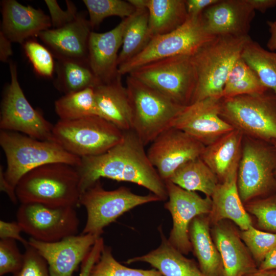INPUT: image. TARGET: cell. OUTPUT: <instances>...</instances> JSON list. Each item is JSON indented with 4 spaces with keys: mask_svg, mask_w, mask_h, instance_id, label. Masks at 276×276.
Returning <instances> with one entry per match:
<instances>
[{
    "mask_svg": "<svg viewBox=\"0 0 276 276\" xmlns=\"http://www.w3.org/2000/svg\"><path fill=\"white\" fill-rule=\"evenodd\" d=\"M122 140L101 155L81 158L76 167L80 176L81 194L101 178L127 181L142 186L159 197L168 198L165 182L149 161L137 135L124 131Z\"/></svg>",
    "mask_w": 276,
    "mask_h": 276,
    "instance_id": "cell-1",
    "label": "cell"
},
{
    "mask_svg": "<svg viewBox=\"0 0 276 276\" xmlns=\"http://www.w3.org/2000/svg\"><path fill=\"white\" fill-rule=\"evenodd\" d=\"M16 193L21 203L76 208L81 195L79 174L76 167L69 164H45L22 176Z\"/></svg>",
    "mask_w": 276,
    "mask_h": 276,
    "instance_id": "cell-2",
    "label": "cell"
},
{
    "mask_svg": "<svg viewBox=\"0 0 276 276\" xmlns=\"http://www.w3.org/2000/svg\"><path fill=\"white\" fill-rule=\"evenodd\" d=\"M250 38L249 35L216 36L191 55L197 81L190 104L221 97L228 75Z\"/></svg>",
    "mask_w": 276,
    "mask_h": 276,
    "instance_id": "cell-3",
    "label": "cell"
},
{
    "mask_svg": "<svg viewBox=\"0 0 276 276\" xmlns=\"http://www.w3.org/2000/svg\"><path fill=\"white\" fill-rule=\"evenodd\" d=\"M0 145L5 153V176L13 187L26 174L42 165L65 163L78 167L81 158L54 141H41L20 133L1 130Z\"/></svg>",
    "mask_w": 276,
    "mask_h": 276,
    "instance_id": "cell-4",
    "label": "cell"
},
{
    "mask_svg": "<svg viewBox=\"0 0 276 276\" xmlns=\"http://www.w3.org/2000/svg\"><path fill=\"white\" fill-rule=\"evenodd\" d=\"M126 87L131 109V130L144 146L172 127L185 107L130 75H127Z\"/></svg>",
    "mask_w": 276,
    "mask_h": 276,
    "instance_id": "cell-5",
    "label": "cell"
},
{
    "mask_svg": "<svg viewBox=\"0 0 276 276\" xmlns=\"http://www.w3.org/2000/svg\"><path fill=\"white\" fill-rule=\"evenodd\" d=\"M124 133L98 116L73 120H59L54 125L52 131L53 141L81 158L105 153L122 140Z\"/></svg>",
    "mask_w": 276,
    "mask_h": 276,
    "instance_id": "cell-6",
    "label": "cell"
},
{
    "mask_svg": "<svg viewBox=\"0 0 276 276\" xmlns=\"http://www.w3.org/2000/svg\"><path fill=\"white\" fill-rule=\"evenodd\" d=\"M220 115L245 136L270 142L276 140V95L269 89L222 98Z\"/></svg>",
    "mask_w": 276,
    "mask_h": 276,
    "instance_id": "cell-7",
    "label": "cell"
},
{
    "mask_svg": "<svg viewBox=\"0 0 276 276\" xmlns=\"http://www.w3.org/2000/svg\"><path fill=\"white\" fill-rule=\"evenodd\" d=\"M276 149L270 142L244 136L237 187L245 203L276 193Z\"/></svg>",
    "mask_w": 276,
    "mask_h": 276,
    "instance_id": "cell-8",
    "label": "cell"
},
{
    "mask_svg": "<svg viewBox=\"0 0 276 276\" xmlns=\"http://www.w3.org/2000/svg\"><path fill=\"white\" fill-rule=\"evenodd\" d=\"M159 201H162L160 198L152 193L137 195L124 186L106 190L100 180H98L82 193L80 198L79 205L85 208L87 213L86 222L81 234H90L100 237L105 227L125 213L137 206Z\"/></svg>",
    "mask_w": 276,
    "mask_h": 276,
    "instance_id": "cell-9",
    "label": "cell"
},
{
    "mask_svg": "<svg viewBox=\"0 0 276 276\" xmlns=\"http://www.w3.org/2000/svg\"><path fill=\"white\" fill-rule=\"evenodd\" d=\"M128 75L182 106L191 104L197 81L191 55H187L152 62Z\"/></svg>",
    "mask_w": 276,
    "mask_h": 276,
    "instance_id": "cell-10",
    "label": "cell"
},
{
    "mask_svg": "<svg viewBox=\"0 0 276 276\" xmlns=\"http://www.w3.org/2000/svg\"><path fill=\"white\" fill-rule=\"evenodd\" d=\"M188 16L186 22L174 31L153 38L137 55L119 67V73L127 75L152 62L179 55H192L213 38L206 30L202 16Z\"/></svg>",
    "mask_w": 276,
    "mask_h": 276,
    "instance_id": "cell-11",
    "label": "cell"
},
{
    "mask_svg": "<svg viewBox=\"0 0 276 276\" xmlns=\"http://www.w3.org/2000/svg\"><path fill=\"white\" fill-rule=\"evenodd\" d=\"M9 70L10 82L4 88L1 104V130L22 133L39 140L53 141L54 125L28 101L18 80L15 63L9 62Z\"/></svg>",
    "mask_w": 276,
    "mask_h": 276,
    "instance_id": "cell-12",
    "label": "cell"
},
{
    "mask_svg": "<svg viewBox=\"0 0 276 276\" xmlns=\"http://www.w3.org/2000/svg\"><path fill=\"white\" fill-rule=\"evenodd\" d=\"M16 219L22 231L35 240L53 242L77 235L79 220L75 208L39 203H21Z\"/></svg>",
    "mask_w": 276,
    "mask_h": 276,
    "instance_id": "cell-13",
    "label": "cell"
},
{
    "mask_svg": "<svg viewBox=\"0 0 276 276\" xmlns=\"http://www.w3.org/2000/svg\"><path fill=\"white\" fill-rule=\"evenodd\" d=\"M168 200L165 208L170 213L173 221L168 241L183 255L192 251L189 227L197 216L208 215L212 208L211 197L203 198L196 192L186 190L171 181H165Z\"/></svg>",
    "mask_w": 276,
    "mask_h": 276,
    "instance_id": "cell-14",
    "label": "cell"
},
{
    "mask_svg": "<svg viewBox=\"0 0 276 276\" xmlns=\"http://www.w3.org/2000/svg\"><path fill=\"white\" fill-rule=\"evenodd\" d=\"M204 147L203 144L191 136L171 127L151 143L147 154L165 181L181 165L200 157Z\"/></svg>",
    "mask_w": 276,
    "mask_h": 276,
    "instance_id": "cell-15",
    "label": "cell"
},
{
    "mask_svg": "<svg viewBox=\"0 0 276 276\" xmlns=\"http://www.w3.org/2000/svg\"><path fill=\"white\" fill-rule=\"evenodd\" d=\"M222 97H213L185 106L172 127L179 129L205 146L234 128L220 115Z\"/></svg>",
    "mask_w": 276,
    "mask_h": 276,
    "instance_id": "cell-16",
    "label": "cell"
},
{
    "mask_svg": "<svg viewBox=\"0 0 276 276\" xmlns=\"http://www.w3.org/2000/svg\"><path fill=\"white\" fill-rule=\"evenodd\" d=\"M100 237L81 234L53 242L32 238L28 241L47 262L51 276H74V272Z\"/></svg>",
    "mask_w": 276,
    "mask_h": 276,
    "instance_id": "cell-17",
    "label": "cell"
},
{
    "mask_svg": "<svg viewBox=\"0 0 276 276\" xmlns=\"http://www.w3.org/2000/svg\"><path fill=\"white\" fill-rule=\"evenodd\" d=\"M85 12L57 29H49L38 36L56 59H72L88 61V45L92 31Z\"/></svg>",
    "mask_w": 276,
    "mask_h": 276,
    "instance_id": "cell-18",
    "label": "cell"
},
{
    "mask_svg": "<svg viewBox=\"0 0 276 276\" xmlns=\"http://www.w3.org/2000/svg\"><path fill=\"white\" fill-rule=\"evenodd\" d=\"M255 10L247 0H219L202 13L207 31L212 36L249 35Z\"/></svg>",
    "mask_w": 276,
    "mask_h": 276,
    "instance_id": "cell-19",
    "label": "cell"
},
{
    "mask_svg": "<svg viewBox=\"0 0 276 276\" xmlns=\"http://www.w3.org/2000/svg\"><path fill=\"white\" fill-rule=\"evenodd\" d=\"M129 17L123 19L111 30L104 33L92 31L90 34L88 61L100 83L109 82L121 75L119 73L118 52L122 45Z\"/></svg>",
    "mask_w": 276,
    "mask_h": 276,
    "instance_id": "cell-20",
    "label": "cell"
},
{
    "mask_svg": "<svg viewBox=\"0 0 276 276\" xmlns=\"http://www.w3.org/2000/svg\"><path fill=\"white\" fill-rule=\"evenodd\" d=\"M1 31L12 42L22 44L52 28L50 16L40 9L21 5L16 0L1 2Z\"/></svg>",
    "mask_w": 276,
    "mask_h": 276,
    "instance_id": "cell-21",
    "label": "cell"
},
{
    "mask_svg": "<svg viewBox=\"0 0 276 276\" xmlns=\"http://www.w3.org/2000/svg\"><path fill=\"white\" fill-rule=\"evenodd\" d=\"M226 220L213 224L211 233L220 254L224 276H245L258 267L238 231Z\"/></svg>",
    "mask_w": 276,
    "mask_h": 276,
    "instance_id": "cell-22",
    "label": "cell"
},
{
    "mask_svg": "<svg viewBox=\"0 0 276 276\" xmlns=\"http://www.w3.org/2000/svg\"><path fill=\"white\" fill-rule=\"evenodd\" d=\"M238 167V165L217 186L211 196L212 208L208 216L211 224L229 220L244 231L253 225L239 193L237 182Z\"/></svg>",
    "mask_w": 276,
    "mask_h": 276,
    "instance_id": "cell-23",
    "label": "cell"
},
{
    "mask_svg": "<svg viewBox=\"0 0 276 276\" xmlns=\"http://www.w3.org/2000/svg\"><path fill=\"white\" fill-rule=\"evenodd\" d=\"M121 75L94 87L95 98L100 117L120 130H131V109L126 86Z\"/></svg>",
    "mask_w": 276,
    "mask_h": 276,
    "instance_id": "cell-24",
    "label": "cell"
},
{
    "mask_svg": "<svg viewBox=\"0 0 276 276\" xmlns=\"http://www.w3.org/2000/svg\"><path fill=\"white\" fill-rule=\"evenodd\" d=\"M161 242L159 246L144 255L128 259L125 263L146 262L159 271L163 276H205L199 265L175 248L158 228Z\"/></svg>",
    "mask_w": 276,
    "mask_h": 276,
    "instance_id": "cell-25",
    "label": "cell"
},
{
    "mask_svg": "<svg viewBox=\"0 0 276 276\" xmlns=\"http://www.w3.org/2000/svg\"><path fill=\"white\" fill-rule=\"evenodd\" d=\"M208 215L197 216L192 220L189 227V239L203 274L224 276L222 260L211 235Z\"/></svg>",
    "mask_w": 276,
    "mask_h": 276,
    "instance_id": "cell-26",
    "label": "cell"
},
{
    "mask_svg": "<svg viewBox=\"0 0 276 276\" xmlns=\"http://www.w3.org/2000/svg\"><path fill=\"white\" fill-rule=\"evenodd\" d=\"M244 135L234 129L205 146L200 158L216 175L220 182L239 165Z\"/></svg>",
    "mask_w": 276,
    "mask_h": 276,
    "instance_id": "cell-27",
    "label": "cell"
},
{
    "mask_svg": "<svg viewBox=\"0 0 276 276\" xmlns=\"http://www.w3.org/2000/svg\"><path fill=\"white\" fill-rule=\"evenodd\" d=\"M134 6L145 7L149 15L152 39L171 32L182 25L188 15L185 0H129Z\"/></svg>",
    "mask_w": 276,
    "mask_h": 276,
    "instance_id": "cell-28",
    "label": "cell"
},
{
    "mask_svg": "<svg viewBox=\"0 0 276 276\" xmlns=\"http://www.w3.org/2000/svg\"><path fill=\"white\" fill-rule=\"evenodd\" d=\"M55 87L64 95L95 87L100 83L88 61L72 59H56Z\"/></svg>",
    "mask_w": 276,
    "mask_h": 276,
    "instance_id": "cell-29",
    "label": "cell"
},
{
    "mask_svg": "<svg viewBox=\"0 0 276 276\" xmlns=\"http://www.w3.org/2000/svg\"><path fill=\"white\" fill-rule=\"evenodd\" d=\"M168 180L186 190L200 191L210 197L220 182L200 157L181 165Z\"/></svg>",
    "mask_w": 276,
    "mask_h": 276,
    "instance_id": "cell-30",
    "label": "cell"
},
{
    "mask_svg": "<svg viewBox=\"0 0 276 276\" xmlns=\"http://www.w3.org/2000/svg\"><path fill=\"white\" fill-rule=\"evenodd\" d=\"M134 7L136 10L129 17L123 34L118 56L119 67L139 54L152 39L149 29L147 9L140 5Z\"/></svg>",
    "mask_w": 276,
    "mask_h": 276,
    "instance_id": "cell-31",
    "label": "cell"
},
{
    "mask_svg": "<svg viewBox=\"0 0 276 276\" xmlns=\"http://www.w3.org/2000/svg\"><path fill=\"white\" fill-rule=\"evenodd\" d=\"M241 57L256 73L263 85L276 95V51L264 49L250 38Z\"/></svg>",
    "mask_w": 276,
    "mask_h": 276,
    "instance_id": "cell-32",
    "label": "cell"
},
{
    "mask_svg": "<svg viewBox=\"0 0 276 276\" xmlns=\"http://www.w3.org/2000/svg\"><path fill=\"white\" fill-rule=\"evenodd\" d=\"M256 73L242 58L234 64L226 78L222 98L262 94L268 90Z\"/></svg>",
    "mask_w": 276,
    "mask_h": 276,
    "instance_id": "cell-33",
    "label": "cell"
},
{
    "mask_svg": "<svg viewBox=\"0 0 276 276\" xmlns=\"http://www.w3.org/2000/svg\"><path fill=\"white\" fill-rule=\"evenodd\" d=\"M54 106L56 114L61 120L99 116L93 87L64 95L55 102Z\"/></svg>",
    "mask_w": 276,
    "mask_h": 276,
    "instance_id": "cell-34",
    "label": "cell"
},
{
    "mask_svg": "<svg viewBox=\"0 0 276 276\" xmlns=\"http://www.w3.org/2000/svg\"><path fill=\"white\" fill-rule=\"evenodd\" d=\"M83 3L87 8L92 29L108 17L115 16L124 19L131 16L136 10L129 0H83Z\"/></svg>",
    "mask_w": 276,
    "mask_h": 276,
    "instance_id": "cell-35",
    "label": "cell"
},
{
    "mask_svg": "<svg viewBox=\"0 0 276 276\" xmlns=\"http://www.w3.org/2000/svg\"><path fill=\"white\" fill-rule=\"evenodd\" d=\"M89 276H163L156 269L132 268L119 263L114 258L110 247L104 245L98 261Z\"/></svg>",
    "mask_w": 276,
    "mask_h": 276,
    "instance_id": "cell-36",
    "label": "cell"
},
{
    "mask_svg": "<svg viewBox=\"0 0 276 276\" xmlns=\"http://www.w3.org/2000/svg\"><path fill=\"white\" fill-rule=\"evenodd\" d=\"M239 235L258 267L269 251L276 246V234L261 231L253 225L246 230H241Z\"/></svg>",
    "mask_w": 276,
    "mask_h": 276,
    "instance_id": "cell-37",
    "label": "cell"
},
{
    "mask_svg": "<svg viewBox=\"0 0 276 276\" xmlns=\"http://www.w3.org/2000/svg\"><path fill=\"white\" fill-rule=\"evenodd\" d=\"M244 205L247 212L255 217L258 229L276 234V193L252 200Z\"/></svg>",
    "mask_w": 276,
    "mask_h": 276,
    "instance_id": "cell-38",
    "label": "cell"
},
{
    "mask_svg": "<svg viewBox=\"0 0 276 276\" xmlns=\"http://www.w3.org/2000/svg\"><path fill=\"white\" fill-rule=\"evenodd\" d=\"M25 53L35 73L45 78L53 77L55 69V61L52 52L33 38L22 44Z\"/></svg>",
    "mask_w": 276,
    "mask_h": 276,
    "instance_id": "cell-39",
    "label": "cell"
},
{
    "mask_svg": "<svg viewBox=\"0 0 276 276\" xmlns=\"http://www.w3.org/2000/svg\"><path fill=\"white\" fill-rule=\"evenodd\" d=\"M24 256L17 245L16 240H0V276L8 273L14 274L21 268Z\"/></svg>",
    "mask_w": 276,
    "mask_h": 276,
    "instance_id": "cell-40",
    "label": "cell"
},
{
    "mask_svg": "<svg viewBox=\"0 0 276 276\" xmlns=\"http://www.w3.org/2000/svg\"><path fill=\"white\" fill-rule=\"evenodd\" d=\"M25 248L22 266L13 276H51L47 262L37 251L30 245Z\"/></svg>",
    "mask_w": 276,
    "mask_h": 276,
    "instance_id": "cell-41",
    "label": "cell"
},
{
    "mask_svg": "<svg viewBox=\"0 0 276 276\" xmlns=\"http://www.w3.org/2000/svg\"><path fill=\"white\" fill-rule=\"evenodd\" d=\"M66 9L62 10L57 1L45 0L50 14L52 29L59 28L75 19L79 12L74 3L71 1H66Z\"/></svg>",
    "mask_w": 276,
    "mask_h": 276,
    "instance_id": "cell-42",
    "label": "cell"
},
{
    "mask_svg": "<svg viewBox=\"0 0 276 276\" xmlns=\"http://www.w3.org/2000/svg\"><path fill=\"white\" fill-rule=\"evenodd\" d=\"M104 245L103 239L99 238L82 262L78 276H89L93 266L100 258Z\"/></svg>",
    "mask_w": 276,
    "mask_h": 276,
    "instance_id": "cell-43",
    "label": "cell"
},
{
    "mask_svg": "<svg viewBox=\"0 0 276 276\" xmlns=\"http://www.w3.org/2000/svg\"><path fill=\"white\" fill-rule=\"evenodd\" d=\"M22 229L17 221L7 222L0 221L1 239H13L20 242L25 247L28 246L29 241L25 240L20 235Z\"/></svg>",
    "mask_w": 276,
    "mask_h": 276,
    "instance_id": "cell-44",
    "label": "cell"
},
{
    "mask_svg": "<svg viewBox=\"0 0 276 276\" xmlns=\"http://www.w3.org/2000/svg\"><path fill=\"white\" fill-rule=\"evenodd\" d=\"M219 0H185L188 16H197L206 8L216 4Z\"/></svg>",
    "mask_w": 276,
    "mask_h": 276,
    "instance_id": "cell-45",
    "label": "cell"
},
{
    "mask_svg": "<svg viewBox=\"0 0 276 276\" xmlns=\"http://www.w3.org/2000/svg\"><path fill=\"white\" fill-rule=\"evenodd\" d=\"M0 190L6 193L13 203H17L18 200L16 193V188L11 185L6 179L4 167L2 165L0 166Z\"/></svg>",
    "mask_w": 276,
    "mask_h": 276,
    "instance_id": "cell-46",
    "label": "cell"
},
{
    "mask_svg": "<svg viewBox=\"0 0 276 276\" xmlns=\"http://www.w3.org/2000/svg\"><path fill=\"white\" fill-rule=\"evenodd\" d=\"M12 42L0 31V60L3 62L8 61L12 55Z\"/></svg>",
    "mask_w": 276,
    "mask_h": 276,
    "instance_id": "cell-47",
    "label": "cell"
},
{
    "mask_svg": "<svg viewBox=\"0 0 276 276\" xmlns=\"http://www.w3.org/2000/svg\"><path fill=\"white\" fill-rule=\"evenodd\" d=\"M261 270L276 269V246L266 255L258 267Z\"/></svg>",
    "mask_w": 276,
    "mask_h": 276,
    "instance_id": "cell-48",
    "label": "cell"
},
{
    "mask_svg": "<svg viewBox=\"0 0 276 276\" xmlns=\"http://www.w3.org/2000/svg\"><path fill=\"white\" fill-rule=\"evenodd\" d=\"M255 10L262 13L276 6V0H247Z\"/></svg>",
    "mask_w": 276,
    "mask_h": 276,
    "instance_id": "cell-49",
    "label": "cell"
},
{
    "mask_svg": "<svg viewBox=\"0 0 276 276\" xmlns=\"http://www.w3.org/2000/svg\"><path fill=\"white\" fill-rule=\"evenodd\" d=\"M267 24L270 34L267 43L269 51H276V19L273 21H267Z\"/></svg>",
    "mask_w": 276,
    "mask_h": 276,
    "instance_id": "cell-50",
    "label": "cell"
},
{
    "mask_svg": "<svg viewBox=\"0 0 276 276\" xmlns=\"http://www.w3.org/2000/svg\"><path fill=\"white\" fill-rule=\"evenodd\" d=\"M245 276H276V269L261 270L258 269Z\"/></svg>",
    "mask_w": 276,
    "mask_h": 276,
    "instance_id": "cell-51",
    "label": "cell"
},
{
    "mask_svg": "<svg viewBox=\"0 0 276 276\" xmlns=\"http://www.w3.org/2000/svg\"><path fill=\"white\" fill-rule=\"evenodd\" d=\"M271 143H272V144L274 146L275 148V149H276V140H273L271 141ZM275 175L276 176V169H275Z\"/></svg>",
    "mask_w": 276,
    "mask_h": 276,
    "instance_id": "cell-52",
    "label": "cell"
}]
</instances>
